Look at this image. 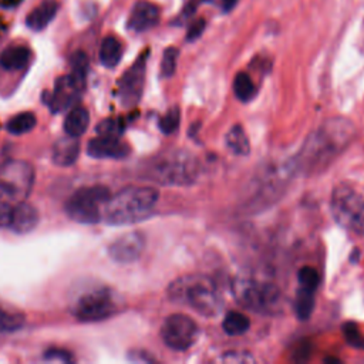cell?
Returning a JSON list of instances; mask_svg holds the SVG:
<instances>
[{
  "label": "cell",
  "mask_w": 364,
  "mask_h": 364,
  "mask_svg": "<svg viewBox=\"0 0 364 364\" xmlns=\"http://www.w3.org/2000/svg\"><path fill=\"white\" fill-rule=\"evenodd\" d=\"M355 127L343 117L323 121L287 165L294 175L311 176L326 171L354 141Z\"/></svg>",
  "instance_id": "obj_1"
},
{
  "label": "cell",
  "mask_w": 364,
  "mask_h": 364,
  "mask_svg": "<svg viewBox=\"0 0 364 364\" xmlns=\"http://www.w3.org/2000/svg\"><path fill=\"white\" fill-rule=\"evenodd\" d=\"M166 294L171 301L188 306L205 317L218 316L223 307L216 284L205 274H186L175 279L168 286Z\"/></svg>",
  "instance_id": "obj_2"
},
{
  "label": "cell",
  "mask_w": 364,
  "mask_h": 364,
  "mask_svg": "<svg viewBox=\"0 0 364 364\" xmlns=\"http://www.w3.org/2000/svg\"><path fill=\"white\" fill-rule=\"evenodd\" d=\"M158 196L152 186H127L108 199L102 218L109 225L138 223L152 213Z\"/></svg>",
  "instance_id": "obj_3"
},
{
  "label": "cell",
  "mask_w": 364,
  "mask_h": 364,
  "mask_svg": "<svg viewBox=\"0 0 364 364\" xmlns=\"http://www.w3.org/2000/svg\"><path fill=\"white\" fill-rule=\"evenodd\" d=\"M34 185V169L23 159H9L0 166V225L16 205L24 202Z\"/></svg>",
  "instance_id": "obj_4"
},
{
  "label": "cell",
  "mask_w": 364,
  "mask_h": 364,
  "mask_svg": "<svg viewBox=\"0 0 364 364\" xmlns=\"http://www.w3.org/2000/svg\"><path fill=\"white\" fill-rule=\"evenodd\" d=\"M199 164L196 158L183 149L169 151L154 159L148 168V178L169 186L191 185L198 179Z\"/></svg>",
  "instance_id": "obj_5"
},
{
  "label": "cell",
  "mask_w": 364,
  "mask_h": 364,
  "mask_svg": "<svg viewBox=\"0 0 364 364\" xmlns=\"http://www.w3.org/2000/svg\"><path fill=\"white\" fill-rule=\"evenodd\" d=\"M232 291L240 306L260 314H279L283 310L280 289L269 282L253 277H237Z\"/></svg>",
  "instance_id": "obj_6"
},
{
  "label": "cell",
  "mask_w": 364,
  "mask_h": 364,
  "mask_svg": "<svg viewBox=\"0 0 364 364\" xmlns=\"http://www.w3.org/2000/svg\"><path fill=\"white\" fill-rule=\"evenodd\" d=\"M330 208L334 220L348 232L364 236V195L347 183L333 189Z\"/></svg>",
  "instance_id": "obj_7"
},
{
  "label": "cell",
  "mask_w": 364,
  "mask_h": 364,
  "mask_svg": "<svg viewBox=\"0 0 364 364\" xmlns=\"http://www.w3.org/2000/svg\"><path fill=\"white\" fill-rule=\"evenodd\" d=\"M109 198V189L102 185L84 186L77 189L68 198L65 202V212L78 223H97L102 219L104 206Z\"/></svg>",
  "instance_id": "obj_8"
},
{
  "label": "cell",
  "mask_w": 364,
  "mask_h": 364,
  "mask_svg": "<svg viewBox=\"0 0 364 364\" xmlns=\"http://www.w3.org/2000/svg\"><path fill=\"white\" fill-rule=\"evenodd\" d=\"M121 301L117 294L107 287L91 290L82 294L73 307V314L80 321H100L117 314Z\"/></svg>",
  "instance_id": "obj_9"
},
{
  "label": "cell",
  "mask_w": 364,
  "mask_h": 364,
  "mask_svg": "<svg viewBox=\"0 0 364 364\" xmlns=\"http://www.w3.org/2000/svg\"><path fill=\"white\" fill-rule=\"evenodd\" d=\"M198 336L196 321L182 313L168 316L161 326V338L172 350H188L195 344Z\"/></svg>",
  "instance_id": "obj_10"
},
{
  "label": "cell",
  "mask_w": 364,
  "mask_h": 364,
  "mask_svg": "<svg viewBox=\"0 0 364 364\" xmlns=\"http://www.w3.org/2000/svg\"><path fill=\"white\" fill-rule=\"evenodd\" d=\"M84 88L85 82L74 75H61L55 80L53 92L44 94V104H47L53 112L67 111L81 98Z\"/></svg>",
  "instance_id": "obj_11"
},
{
  "label": "cell",
  "mask_w": 364,
  "mask_h": 364,
  "mask_svg": "<svg viewBox=\"0 0 364 364\" xmlns=\"http://www.w3.org/2000/svg\"><path fill=\"white\" fill-rule=\"evenodd\" d=\"M146 57L148 51L141 54L135 63L124 73L118 82V98L122 107H134L138 104L144 82H145V68H146Z\"/></svg>",
  "instance_id": "obj_12"
},
{
  "label": "cell",
  "mask_w": 364,
  "mask_h": 364,
  "mask_svg": "<svg viewBox=\"0 0 364 364\" xmlns=\"http://www.w3.org/2000/svg\"><path fill=\"white\" fill-rule=\"evenodd\" d=\"M145 247V236L138 232H127L108 246L109 257L117 263H131L136 260Z\"/></svg>",
  "instance_id": "obj_13"
},
{
  "label": "cell",
  "mask_w": 364,
  "mask_h": 364,
  "mask_svg": "<svg viewBox=\"0 0 364 364\" xmlns=\"http://www.w3.org/2000/svg\"><path fill=\"white\" fill-rule=\"evenodd\" d=\"M87 154L98 159H104V158L122 159L128 156L129 146L125 142H122L119 138L98 135L97 138H92L88 142Z\"/></svg>",
  "instance_id": "obj_14"
},
{
  "label": "cell",
  "mask_w": 364,
  "mask_h": 364,
  "mask_svg": "<svg viewBox=\"0 0 364 364\" xmlns=\"http://www.w3.org/2000/svg\"><path fill=\"white\" fill-rule=\"evenodd\" d=\"M38 219V210L24 200L10 209L3 226L10 228L16 233H28L37 226Z\"/></svg>",
  "instance_id": "obj_15"
},
{
  "label": "cell",
  "mask_w": 364,
  "mask_h": 364,
  "mask_svg": "<svg viewBox=\"0 0 364 364\" xmlns=\"http://www.w3.org/2000/svg\"><path fill=\"white\" fill-rule=\"evenodd\" d=\"M159 21V9L146 0H139L134 4L129 18H128V28L135 33L146 31L155 27Z\"/></svg>",
  "instance_id": "obj_16"
},
{
  "label": "cell",
  "mask_w": 364,
  "mask_h": 364,
  "mask_svg": "<svg viewBox=\"0 0 364 364\" xmlns=\"http://www.w3.org/2000/svg\"><path fill=\"white\" fill-rule=\"evenodd\" d=\"M80 155V142L75 136H63L54 142L51 158L53 162L58 166H70L73 165Z\"/></svg>",
  "instance_id": "obj_17"
},
{
  "label": "cell",
  "mask_w": 364,
  "mask_h": 364,
  "mask_svg": "<svg viewBox=\"0 0 364 364\" xmlns=\"http://www.w3.org/2000/svg\"><path fill=\"white\" fill-rule=\"evenodd\" d=\"M58 11V3L55 0H43L34 10H31L26 18L28 28L34 31L44 30L55 17Z\"/></svg>",
  "instance_id": "obj_18"
},
{
  "label": "cell",
  "mask_w": 364,
  "mask_h": 364,
  "mask_svg": "<svg viewBox=\"0 0 364 364\" xmlns=\"http://www.w3.org/2000/svg\"><path fill=\"white\" fill-rule=\"evenodd\" d=\"M31 53L26 46H10L0 54V65L4 70H21L30 61Z\"/></svg>",
  "instance_id": "obj_19"
},
{
  "label": "cell",
  "mask_w": 364,
  "mask_h": 364,
  "mask_svg": "<svg viewBox=\"0 0 364 364\" xmlns=\"http://www.w3.org/2000/svg\"><path fill=\"white\" fill-rule=\"evenodd\" d=\"M90 124L88 111L84 107H74L68 111L64 119V132L70 136H81Z\"/></svg>",
  "instance_id": "obj_20"
},
{
  "label": "cell",
  "mask_w": 364,
  "mask_h": 364,
  "mask_svg": "<svg viewBox=\"0 0 364 364\" xmlns=\"http://www.w3.org/2000/svg\"><path fill=\"white\" fill-rule=\"evenodd\" d=\"M122 57V44L118 38L108 36L101 41L100 46V61L107 68H114L118 65Z\"/></svg>",
  "instance_id": "obj_21"
},
{
  "label": "cell",
  "mask_w": 364,
  "mask_h": 364,
  "mask_svg": "<svg viewBox=\"0 0 364 364\" xmlns=\"http://www.w3.org/2000/svg\"><path fill=\"white\" fill-rule=\"evenodd\" d=\"M225 142L228 145V148L236 154V155H240V156H245L250 152V142H249V138L245 132V129L237 124V125H233L226 136H225Z\"/></svg>",
  "instance_id": "obj_22"
},
{
  "label": "cell",
  "mask_w": 364,
  "mask_h": 364,
  "mask_svg": "<svg viewBox=\"0 0 364 364\" xmlns=\"http://www.w3.org/2000/svg\"><path fill=\"white\" fill-rule=\"evenodd\" d=\"M222 327L229 336H240L250 327V320L240 311H229L222 321Z\"/></svg>",
  "instance_id": "obj_23"
},
{
  "label": "cell",
  "mask_w": 364,
  "mask_h": 364,
  "mask_svg": "<svg viewBox=\"0 0 364 364\" xmlns=\"http://www.w3.org/2000/svg\"><path fill=\"white\" fill-rule=\"evenodd\" d=\"M314 291L316 290L299 286L294 300V310L300 320H307L310 317L314 307Z\"/></svg>",
  "instance_id": "obj_24"
},
{
  "label": "cell",
  "mask_w": 364,
  "mask_h": 364,
  "mask_svg": "<svg viewBox=\"0 0 364 364\" xmlns=\"http://www.w3.org/2000/svg\"><path fill=\"white\" fill-rule=\"evenodd\" d=\"M37 124V118L33 112H18L10 118L6 124V129L13 135H23L30 132Z\"/></svg>",
  "instance_id": "obj_25"
},
{
  "label": "cell",
  "mask_w": 364,
  "mask_h": 364,
  "mask_svg": "<svg viewBox=\"0 0 364 364\" xmlns=\"http://www.w3.org/2000/svg\"><path fill=\"white\" fill-rule=\"evenodd\" d=\"M233 92L237 100L242 102H249L255 94H256V87L246 73H237L235 80H233Z\"/></svg>",
  "instance_id": "obj_26"
},
{
  "label": "cell",
  "mask_w": 364,
  "mask_h": 364,
  "mask_svg": "<svg viewBox=\"0 0 364 364\" xmlns=\"http://www.w3.org/2000/svg\"><path fill=\"white\" fill-rule=\"evenodd\" d=\"M23 324H24L23 314L0 309V334L17 331Z\"/></svg>",
  "instance_id": "obj_27"
},
{
  "label": "cell",
  "mask_w": 364,
  "mask_h": 364,
  "mask_svg": "<svg viewBox=\"0 0 364 364\" xmlns=\"http://www.w3.org/2000/svg\"><path fill=\"white\" fill-rule=\"evenodd\" d=\"M70 74L85 82L88 73V57L84 51H75L70 58Z\"/></svg>",
  "instance_id": "obj_28"
},
{
  "label": "cell",
  "mask_w": 364,
  "mask_h": 364,
  "mask_svg": "<svg viewBox=\"0 0 364 364\" xmlns=\"http://www.w3.org/2000/svg\"><path fill=\"white\" fill-rule=\"evenodd\" d=\"M124 128H125V125L119 118H107V119H102L101 122H98L95 131L101 136L119 138L121 134L124 132Z\"/></svg>",
  "instance_id": "obj_29"
},
{
  "label": "cell",
  "mask_w": 364,
  "mask_h": 364,
  "mask_svg": "<svg viewBox=\"0 0 364 364\" xmlns=\"http://www.w3.org/2000/svg\"><path fill=\"white\" fill-rule=\"evenodd\" d=\"M341 331L347 344L354 348H364V334L354 321H347L341 326Z\"/></svg>",
  "instance_id": "obj_30"
},
{
  "label": "cell",
  "mask_w": 364,
  "mask_h": 364,
  "mask_svg": "<svg viewBox=\"0 0 364 364\" xmlns=\"http://www.w3.org/2000/svg\"><path fill=\"white\" fill-rule=\"evenodd\" d=\"M179 51L175 47H168L164 51L162 61H161V75L165 78H169L173 75L176 70V61H178Z\"/></svg>",
  "instance_id": "obj_31"
},
{
  "label": "cell",
  "mask_w": 364,
  "mask_h": 364,
  "mask_svg": "<svg viewBox=\"0 0 364 364\" xmlns=\"http://www.w3.org/2000/svg\"><path fill=\"white\" fill-rule=\"evenodd\" d=\"M297 279H299V286L307 287V289H311V290H316L318 283H320V276H318L317 270L311 266L301 267L299 270Z\"/></svg>",
  "instance_id": "obj_32"
},
{
  "label": "cell",
  "mask_w": 364,
  "mask_h": 364,
  "mask_svg": "<svg viewBox=\"0 0 364 364\" xmlns=\"http://www.w3.org/2000/svg\"><path fill=\"white\" fill-rule=\"evenodd\" d=\"M179 108L173 107L171 108L161 119H159V128L164 134L171 135L178 129L179 125Z\"/></svg>",
  "instance_id": "obj_33"
},
{
  "label": "cell",
  "mask_w": 364,
  "mask_h": 364,
  "mask_svg": "<svg viewBox=\"0 0 364 364\" xmlns=\"http://www.w3.org/2000/svg\"><path fill=\"white\" fill-rule=\"evenodd\" d=\"M205 26H206L205 18H196L193 23H191L188 33H186V40H189V41L196 40L203 33Z\"/></svg>",
  "instance_id": "obj_34"
},
{
  "label": "cell",
  "mask_w": 364,
  "mask_h": 364,
  "mask_svg": "<svg viewBox=\"0 0 364 364\" xmlns=\"http://www.w3.org/2000/svg\"><path fill=\"white\" fill-rule=\"evenodd\" d=\"M44 358L47 360H57V361H71V354L65 350H60V348H50L44 353Z\"/></svg>",
  "instance_id": "obj_35"
},
{
  "label": "cell",
  "mask_w": 364,
  "mask_h": 364,
  "mask_svg": "<svg viewBox=\"0 0 364 364\" xmlns=\"http://www.w3.org/2000/svg\"><path fill=\"white\" fill-rule=\"evenodd\" d=\"M222 360L223 361H228V360H230V361H246V360L252 361L253 358L252 357H246V354H243V353H229Z\"/></svg>",
  "instance_id": "obj_36"
},
{
  "label": "cell",
  "mask_w": 364,
  "mask_h": 364,
  "mask_svg": "<svg viewBox=\"0 0 364 364\" xmlns=\"http://www.w3.org/2000/svg\"><path fill=\"white\" fill-rule=\"evenodd\" d=\"M237 1H239V0H222V9H223V11L232 10V9L236 6Z\"/></svg>",
  "instance_id": "obj_37"
},
{
  "label": "cell",
  "mask_w": 364,
  "mask_h": 364,
  "mask_svg": "<svg viewBox=\"0 0 364 364\" xmlns=\"http://www.w3.org/2000/svg\"><path fill=\"white\" fill-rule=\"evenodd\" d=\"M326 361H333V363H338L337 358H326Z\"/></svg>",
  "instance_id": "obj_38"
}]
</instances>
